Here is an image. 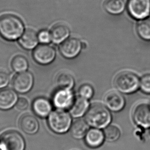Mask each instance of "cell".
<instances>
[{
	"mask_svg": "<svg viewBox=\"0 0 150 150\" xmlns=\"http://www.w3.org/2000/svg\"><path fill=\"white\" fill-rule=\"evenodd\" d=\"M24 26L17 16L7 14L0 18V35L7 41H15L22 35Z\"/></svg>",
	"mask_w": 150,
	"mask_h": 150,
	"instance_id": "1",
	"label": "cell"
},
{
	"mask_svg": "<svg viewBox=\"0 0 150 150\" xmlns=\"http://www.w3.org/2000/svg\"><path fill=\"white\" fill-rule=\"evenodd\" d=\"M85 120L90 126L97 129H102L110 123L111 115L109 110L102 104L93 103L87 112Z\"/></svg>",
	"mask_w": 150,
	"mask_h": 150,
	"instance_id": "2",
	"label": "cell"
},
{
	"mask_svg": "<svg viewBox=\"0 0 150 150\" xmlns=\"http://www.w3.org/2000/svg\"><path fill=\"white\" fill-rule=\"evenodd\" d=\"M114 84L117 89L124 93H132L138 89L140 81L136 74L130 71H122L116 75Z\"/></svg>",
	"mask_w": 150,
	"mask_h": 150,
	"instance_id": "3",
	"label": "cell"
},
{
	"mask_svg": "<svg viewBox=\"0 0 150 150\" xmlns=\"http://www.w3.org/2000/svg\"><path fill=\"white\" fill-rule=\"evenodd\" d=\"M48 124L51 129L55 133H65L71 127V116L63 110H55L49 115Z\"/></svg>",
	"mask_w": 150,
	"mask_h": 150,
	"instance_id": "4",
	"label": "cell"
},
{
	"mask_svg": "<svg viewBox=\"0 0 150 150\" xmlns=\"http://www.w3.org/2000/svg\"><path fill=\"white\" fill-rule=\"evenodd\" d=\"M25 148L24 139L18 132L9 131L0 137V150H24Z\"/></svg>",
	"mask_w": 150,
	"mask_h": 150,
	"instance_id": "5",
	"label": "cell"
},
{
	"mask_svg": "<svg viewBox=\"0 0 150 150\" xmlns=\"http://www.w3.org/2000/svg\"><path fill=\"white\" fill-rule=\"evenodd\" d=\"M129 14L137 21L150 16V0H129L127 5Z\"/></svg>",
	"mask_w": 150,
	"mask_h": 150,
	"instance_id": "6",
	"label": "cell"
},
{
	"mask_svg": "<svg viewBox=\"0 0 150 150\" xmlns=\"http://www.w3.org/2000/svg\"><path fill=\"white\" fill-rule=\"evenodd\" d=\"M52 101L55 107L59 109H67L74 102L73 92L69 89H61L55 92L53 96Z\"/></svg>",
	"mask_w": 150,
	"mask_h": 150,
	"instance_id": "7",
	"label": "cell"
},
{
	"mask_svg": "<svg viewBox=\"0 0 150 150\" xmlns=\"http://www.w3.org/2000/svg\"><path fill=\"white\" fill-rule=\"evenodd\" d=\"M33 83V77L29 72H20L12 80V86L16 92L20 93H27L31 89Z\"/></svg>",
	"mask_w": 150,
	"mask_h": 150,
	"instance_id": "8",
	"label": "cell"
},
{
	"mask_svg": "<svg viewBox=\"0 0 150 150\" xmlns=\"http://www.w3.org/2000/svg\"><path fill=\"white\" fill-rule=\"evenodd\" d=\"M134 120L142 128L150 127V104L141 103L135 108L133 112Z\"/></svg>",
	"mask_w": 150,
	"mask_h": 150,
	"instance_id": "9",
	"label": "cell"
},
{
	"mask_svg": "<svg viewBox=\"0 0 150 150\" xmlns=\"http://www.w3.org/2000/svg\"><path fill=\"white\" fill-rule=\"evenodd\" d=\"M33 55L37 62L42 65H47L54 60L55 57V51L51 46L42 44L35 48Z\"/></svg>",
	"mask_w": 150,
	"mask_h": 150,
	"instance_id": "10",
	"label": "cell"
},
{
	"mask_svg": "<svg viewBox=\"0 0 150 150\" xmlns=\"http://www.w3.org/2000/svg\"><path fill=\"white\" fill-rule=\"evenodd\" d=\"M81 48V43L79 40L72 38L66 40L61 44L59 51L66 58L72 59L79 54Z\"/></svg>",
	"mask_w": 150,
	"mask_h": 150,
	"instance_id": "11",
	"label": "cell"
},
{
	"mask_svg": "<svg viewBox=\"0 0 150 150\" xmlns=\"http://www.w3.org/2000/svg\"><path fill=\"white\" fill-rule=\"evenodd\" d=\"M104 103L109 109L117 112L123 109L125 105V100L120 92L111 91L105 94Z\"/></svg>",
	"mask_w": 150,
	"mask_h": 150,
	"instance_id": "12",
	"label": "cell"
},
{
	"mask_svg": "<svg viewBox=\"0 0 150 150\" xmlns=\"http://www.w3.org/2000/svg\"><path fill=\"white\" fill-rule=\"evenodd\" d=\"M18 101L16 92L10 89L0 90V110H8L11 109Z\"/></svg>",
	"mask_w": 150,
	"mask_h": 150,
	"instance_id": "13",
	"label": "cell"
},
{
	"mask_svg": "<svg viewBox=\"0 0 150 150\" xmlns=\"http://www.w3.org/2000/svg\"><path fill=\"white\" fill-rule=\"evenodd\" d=\"M20 127L21 130L26 134L33 135L39 130V125L38 120L31 115H25L20 120Z\"/></svg>",
	"mask_w": 150,
	"mask_h": 150,
	"instance_id": "14",
	"label": "cell"
},
{
	"mask_svg": "<svg viewBox=\"0 0 150 150\" xmlns=\"http://www.w3.org/2000/svg\"><path fill=\"white\" fill-rule=\"evenodd\" d=\"M50 33L51 41L55 44H59L65 41L69 36L70 29L65 24L58 23L52 27Z\"/></svg>",
	"mask_w": 150,
	"mask_h": 150,
	"instance_id": "15",
	"label": "cell"
},
{
	"mask_svg": "<svg viewBox=\"0 0 150 150\" xmlns=\"http://www.w3.org/2000/svg\"><path fill=\"white\" fill-rule=\"evenodd\" d=\"M104 139L105 136L103 132L98 129H91L86 135V144L91 148H97L101 146Z\"/></svg>",
	"mask_w": 150,
	"mask_h": 150,
	"instance_id": "16",
	"label": "cell"
},
{
	"mask_svg": "<svg viewBox=\"0 0 150 150\" xmlns=\"http://www.w3.org/2000/svg\"><path fill=\"white\" fill-rule=\"evenodd\" d=\"M33 108L35 113L41 117H46L52 110L50 102L44 98L35 99L33 103Z\"/></svg>",
	"mask_w": 150,
	"mask_h": 150,
	"instance_id": "17",
	"label": "cell"
},
{
	"mask_svg": "<svg viewBox=\"0 0 150 150\" xmlns=\"http://www.w3.org/2000/svg\"><path fill=\"white\" fill-rule=\"evenodd\" d=\"M38 36L36 32L33 29H27L19 40V43L24 48L32 49L38 43Z\"/></svg>",
	"mask_w": 150,
	"mask_h": 150,
	"instance_id": "18",
	"label": "cell"
},
{
	"mask_svg": "<svg viewBox=\"0 0 150 150\" xmlns=\"http://www.w3.org/2000/svg\"><path fill=\"white\" fill-rule=\"evenodd\" d=\"M125 0H105L104 8L108 13L113 15L122 14L126 8Z\"/></svg>",
	"mask_w": 150,
	"mask_h": 150,
	"instance_id": "19",
	"label": "cell"
},
{
	"mask_svg": "<svg viewBox=\"0 0 150 150\" xmlns=\"http://www.w3.org/2000/svg\"><path fill=\"white\" fill-rule=\"evenodd\" d=\"M89 129L88 124L83 120H79L73 122L70 128V133L73 138L80 139L84 137Z\"/></svg>",
	"mask_w": 150,
	"mask_h": 150,
	"instance_id": "20",
	"label": "cell"
},
{
	"mask_svg": "<svg viewBox=\"0 0 150 150\" xmlns=\"http://www.w3.org/2000/svg\"><path fill=\"white\" fill-rule=\"evenodd\" d=\"M89 103L87 100L79 96L73 102L70 108V113L74 117H79L87 111Z\"/></svg>",
	"mask_w": 150,
	"mask_h": 150,
	"instance_id": "21",
	"label": "cell"
},
{
	"mask_svg": "<svg viewBox=\"0 0 150 150\" xmlns=\"http://www.w3.org/2000/svg\"><path fill=\"white\" fill-rule=\"evenodd\" d=\"M55 83L59 88L71 89L74 86V79L70 73L61 72L55 78Z\"/></svg>",
	"mask_w": 150,
	"mask_h": 150,
	"instance_id": "22",
	"label": "cell"
},
{
	"mask_svg": "<svg viewBox=\"0 0 150 150\" xmlns=\"http://www.w3.org/2000/svg\"><path fill=\"white\" fill-rule=\"evenodd\" d=\"M138 35L146 41H150V18L139 21L136 26Z\"/></svg>",
	"mask_w": 150,
	"mask_h": 150,
	"instance_id": "23",
	"label": "cell"
},
{
	"mask_svg": "<svg viewBox=\"0 0 150 150\" xmlns=\"http://www.w3.org/2000/svg\"><path fill=\"white\" fill-rule=\"evenodd\" d=\"M11 67L16 72H22L28 68V63L25 57L22 55H16L12 59Z\"/></svg>",
	"mask_w": 150,
	"mask_h": 150,
	"instance_id": "24",
	"label": "cell"
},
{
	"mask_svg": "<svg viewBox=\"0 0 150 150\" xmlns=\"http://www.w3.org/2000/svg\"><path fill=\"white\" fill-rule=\"evenodd\" d=\"M105 138L109 142H114L118 140L120 136V131L115 126H108L103 132Z\"/></svg>",
	"mask_w": 150,
	"mask_h": 150,
	"instance_id": "25",
	"label": "cell"
},
{
	"mask_svg": "<svg viewBox=\"0 0 150 150\" xmlns=\"http://www.w3.org/2000/svg\"><path fill=\"white\" fill-rule=\"evenodd\" d=\"M94 91L91 86L88 84H84L81 86L79 90V96L85 98L86 100L90 99L93 95Z\"/></svg>",
	"mask_w": 150,
	"mask_h": 150,
	"instance_id": "26",
	"label": "cell"
},
{
	"mask_svg": "<svg viewBox=\"0 0 150 150\" xmlns=\"http://www.w3.org/2000/svg\"><path fill=\"white\" fill-rule=\"evenodd\" d=\"M140 86L142 91L150 94V74H146L140 79Z\"/></svg>",
	"mask_w": 150,
	"mask_h": 150,
	"instance_id": "27",
	"label": "cell"
},
{
	"mask_svg": "<svg viewBox=\"0 0 150 150\" xmlns=\"http://www.w3.org/2000/svg\"><path fill=\"white\" fill-rule=\"evenodd\" d=\"M39 41L43 44H48L51 41L50 33L47 30L41 31L38 35Z\"/></svg>",
	"mask_w": 150,
	"mask_h": 150,
	"instance_id": "28",
	"label": "cell"
},
{
	"mask_svg": "<svg viewBox=\"0 0 150 150\" xmlns=\"http://www.w3.org/2000/svg\"><path fill=\"white\" fill-rule=\"evenodd\" d=\"M10 81V77L8 73L3 71H0V89L8 85Z\"/></svg>",
	"mask_w": 150,
	"mask_h": 150,
	"instance_id": "29",
	"label": "cell"
},
{
	"mask_svg": "<svg viewBox=\"0 0 150 150\" xmlns=\"http://www.w3.org/2000/svg\"><path fill=\"white\" fill-rule=\"evenodd\" d=\"M28 101L24 98H21L18 100L16 103V107L19 110H24L28 107Z\"/></svg>",
	"mask_w": 150,
	"mask_h": 150,
	"instance_id": "30",
	"label": "cell"
}]
</instances>
